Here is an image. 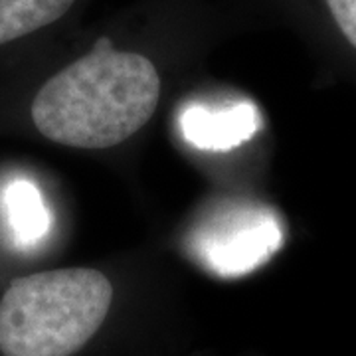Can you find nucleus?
<instances>
[{
  "label": "nucleus",
  "mask_w": 356,
  "mask_h": 356,
  "mask_svg": "<svg viewBox=\"0 0 356 356\" xmlns=\"http://www.w3.org/2000/svg\"><path fill=\"white\" fill-rule=\"evenodd\" d=\"M327 4L344 38L356 48V0H327Z\"/></svg>",
  "instance_id": "nucleus-7"
},
{
  "label": "nucleus",
  "mask_w": 356,
  "mask_h": 356,
  "mask_svg": "<svg viewBox=\"0 0 356 356\" xmlns=\"http://www.w3.org/2000/svg\"><path fill=\"white\" fill-rule=\"evenodd\" d=\"M4 212L18 248H32L50 232V212L42 192L26 178H16L6 186Z\"/></svg>",
  "instance_id": "nucleus-5"
},
{
  "label": "nucleus",
  "mask_w": 356,
  "mask_h": 356,
  "mask_svg": "<svg viewBox=\"0 0 356 356\" xmlns=\"http://www.w3.org/2000/svg\"><path fill=\"white\" fill-rule=\"evenodd\" d=\"M76 0H0V46L60 20Z\"/></svg>",
  "instance_id": "nucleus-6"
},
{
  "label": "nucleus",
  "mask_w": 356,
  "mask_h": 356,
  "mask_svg": "<svg viewBox=\"0 0 356 356\" xmlns=\"http://www.w3.org/2000/svg\"><path fill=\"white\" fill-rule=\"evenodd\" d=\"M280 220L266 208H229L194 236V252L210 271L236 277L264 266L280 250Z\"/></svg>",
  "instance_id": "nucleus-3"
},
{
  "label": "nucleus",
  "mask_w": 356,
  "mask_h": 356,
  "mask_svg": "<svg viewBox=\"0 0 356 356\" xmlns=\"http://www.w3.org/2000/svg\"><path fill=\"white\" fill-rule=\"evenodd\" d=\"M113 285L97 269L65 267L14 280L0 299L4 356H72L99 331Z\"/></svg>",
  "instance_id": "nucleus-2"
},
{
  "label": "nucleus",
  "mask_w": 356,
  "mask_h": 356,
  "mask_svg": "<svg viewBox=\"0 0 356 356\" xmlns=\"http://www.w3.org/2000/svg\"><path fill=\"white\" fill-rule=\"evenodd\" d=\"M261 119L252 103L188 105L180 115V133L186 143L202 151H229L259 131Z\"/></svg>",
  "instance_id": "nucleus-4"
},
{
  "label": "nucleus",
  "mask_w": 356,
  "mask_h": 356,
  "mask_svg": "<svg viewBox=\"0 0 356 356\" xmlns=\"http://www.w3.org/2000/svg\"><path fill=\"white\" fill-rule=\"evenodd\" d=\"M159 97L161 77L149 58L99 40L40 88L32 121L58 145L109 149L149 123Z\"/></svg>",
  "instance_id": "nucleus-1"
}]
</instances>
